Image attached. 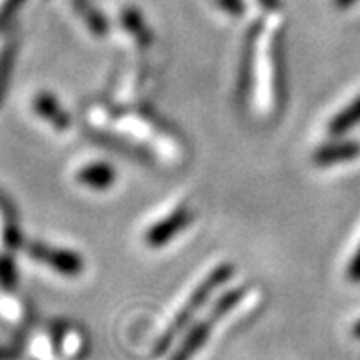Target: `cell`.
Returning <instances> with one entry per match:
<instances>
[{"label":"cell","instance_id":"cell-1","mask_svg":"<svg viewBox=\"0 0 360 360\" xmlns=\"http://www.w3.org/2000/svg\"><path fill=\"white\" fill-rule=\"evenodd\" d=\"M234 274V266L224 262V264H219L217 269H212L200 283L196 284L191 296L186 298V302L182 304V309L172 316V321L168 322V326L162 330V335L156 342L155 352L156 354H165L168 348L172 347V342L176 340V336L193 322V319L198 314V310L205 307L208 302V298L217 292V288H220L222 284H226L232 278Z\"/></svg>","mask_w":360,"mask_h":360},{"label":"cell","instance_id":"cell-2","mask_svg":"<svg viewBox=\"0 0 360 360\" xmlns=\"http://www.w3.org/2000/svg\"><path fill=\"white\" fill-rule=\"evenodd\" d=\"M246 288L240 286V288H231V290H226L222 296H219L217 302H214V304L210 307V310L206 312L205 319L196 322L193 328L188 330V335L182 338V342H180L179 347H176V350L172 352L170 360H193L194 356H196V352L205 347L206 340L210 338L214 326H217L226 314H231L232 310H234V307L243 300Z\"/></svg>","mask_w":360,"mask_h":360},{"label":"cell","instance_id":"cell-3","mask_svg":"<svg viewBox=\"0 0 360 360\" xmlns=\"http://www.w3.org/2000/svg\"><path fill=\"white\" fill-rule=\"evenodd\" d=\"M194 220V212L188 208V206H179L174 208L170 214H167L165 219H160L158 222H155L146 234V245L153 246V248H160V246H167L174 236H179L180 232H184L191 222Z\"/></svg>","mask_w":360,"mask_h":360},{"label":"cell","instance_id":"cell-4","mask_svg":"<svg viewBox=\"0 0 360 360\" xmlns=\"http://www.w3.org/2000/svg\"><path fill=\"white\" fill-rule=\"evenodd\" d=\"M360 156V144L356 141H335L319 146L312 155L316 167H335L352 162Z\"/></svg>","mask_w":360,"mask_h":360},{"label":"cell","instance_id":"cell-5","mask_svg":"<svg viewBox=\"0 0 360 360\" xmlns=\"http://www.w3.org/2000/svg\"><path fill=\"white\" fill-rule=\"evenodd\" d=\"M360 124V94L352 101V103H348L338 115H335L330 118V122H328V134L330 136H345L347 132L354 129V127H359Z\"/></svg>","mask_w":360,"mask_h":360},{"label":"cell","instance_id":"cell-6","mask_svg":"<svg viewBox=\"0 0 360 360\" xmlns=\"http://www.w3.org/2000/svg\"><path fill=\"white\" fill-rule=\"evenodd\" d=\"M78 180L82 184H86L90 188L96 191H104L115 182V168L104 165V162H96V165H89L78 172Z\"/></svg>","mask_w":360,"mask_h":360},{"label":"cell","instance_id":"cell-7","mask_svg":"<svg viewBox=\"0 0 360 360\" xmlns=\"http://www.w3.org/2000/svg\"><path fill=\"white\" fill-rule=\"evenodd\" d=\"M258 26L250 28V37L246 40L245 52H243V58H240V77H238V92L240 96L245 98L248 94V86H250V72H252V58H255V37H257Z\"/></svg>","mask_w":360,"mask_h":360},{"label":"cell","instance_id":"cell-8","mask_svg":"<svg viewBox=\"0 0 360 360\" xmlns=\"http://www.w3.org/2000/svg\"><path fill=\"white\" fill-rule=\"evenodd\" d=\"M120 20H122L124 28H127L130 34L139 40L141 44H148V42L153 40L150 28H148V25L144 22V18H142L139 11H134V8H124V11H122V16H120Z\"/></svg>","mask_w":360,"mask_h":360},{"label":"cell","instance_id":"cell-9","mask_svg":"<svg viewBox=\"0 0 360 360\" xmlns=\"http://www.w3.org/2000/svg\"><path fill=\"white\" fill-rule=\"evenodd\" d=\"M37 108H39L40 115L51 118L52 122H54L60 130L68 127V118H66V115L60 110V106L56 104V101H54L52 96L42 94L39 101H37Z\"/></svg>","mask_w":360,"mask_h":360},{"label":"cell","instance_id":"cell-10","mask_svg":"<svg viewBox=\"0 0 360 360\" xmlns=\"http://www.w3.org/2000/svg\"><path fill=\"white\" fill-rule=\"evenodd\" d=\"M11 60H13V49L8 46V51L4 52V56H2V63H0V101H2L4 89H6V84H8Z\"/></svg>","mask_w":360,"mask_h":360},{"label":"cell","instance_id":"cell-11","mask_svg":"<svg viewBox=\"0 0 360 360\" xmlns=\"http://www.w3.org/2000/svg\"><path fill=\"white\" fill-rule=\"evenodd\" d=\"M347 276L350 283H360V245L359 248H356V252H354L352 260L348 262Z\"/></svg>","mask_w":360,"mask_h":360},{"label":"cell","instance_id":"cell-12","mask_svg":"<svg viewBox=\"0 0 360 360\" xmlns=\"http://www.w3.org/2000/svg\"><path fill=\"white\" fill-rule=\"evenodd\" d=\"M217 4L231 14L245 13V2L243 0H217Z\"/></svg>","mask_w":360,"mask_h":360},{"label":"cell","instance_id":"cell-13","mask_svg":"<svg viewBox=\"0 0 360 360\" xmlns=\"http://www.w3.org/2000/svg\"><path fill=\"white\" fill-rule=\"evenodd\" d=\"M335 2L336 8H348V6H352V4H356L359 0H333Z\"/></svg>","mask_w":360,"mask_h":360},{"label":"cell","instance_id":"cell-14","mask_svg":"<svg viewBox=\"0 0 360 360\" xmlns=\"http://www.w3.org/2000/svg\"><path fill=\"white\" fill-rule=\"evenodd\" d=\"M260 4L266 6V8H276L278 6V0H260Z\"/></svg>","mask_w":360,"mask_h":360},{"label":"cell","instance_id":"cell-15","mask_svg":"<svg viewBox=\"0 0 360 360\" xmlns=\"http://www.w3.org/2000/svg\"><path fill=\"white\" fill-rule=\"evenodd\" d=\"M352 335H354V338H359L360 340V321L354 322V326H352Z\"/></svg>","mask_w":360,"mask_h":360}]
</instances>
